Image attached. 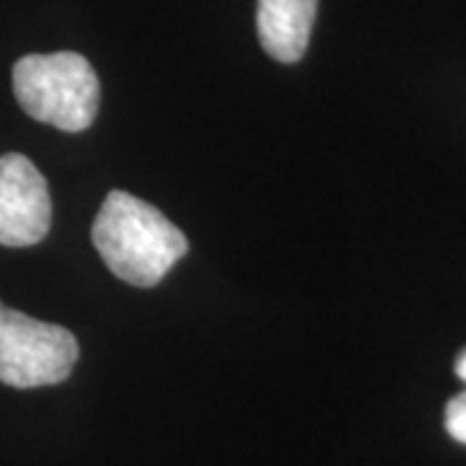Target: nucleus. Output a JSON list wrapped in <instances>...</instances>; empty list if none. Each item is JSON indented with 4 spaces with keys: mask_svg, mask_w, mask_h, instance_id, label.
Segmentation results:
<instances>
[{
    "mask_svg": "<svg viewBox=\"0 0 466 466\" xmlns=\"http://www.w3.org/2000/svg\"><path fill=\"white\" fill-rule=\"evenodd\" d=\"M91 238L104 265L137 288L161 283L189 249L187 236L158 208L122 189L106 195Z\"/></svg>",
    "mask_w": 466,
    "mask_h": 466,
    "instance_id": "nucleus-1",
    "label": "nucleus"
},
{
    "mask_svg": "<svg viewBox=\"0 0 466 466\" xmlns=\"http://www.w3.org/2000/svg\"><path fill=\"white\" fill-rule=\"evenodd\" d=\"M14 94L36 122L66 133H81L99 112L96 70L78 52L26 55L14 66Z\"/></svg>",
    "mask_w": 466,
    "mask_h": 466,
    "instance_id": "nucleus-2",
    "label": "nucleus"
},
{
    "mask_svg": "<svg viewBox=\"0 0 466 466\" xmlns=\"http://www.w3.org/2000/svg\"><path fill=\"white\" fill-rule=\"evenodd\" d=\"M78 360V342L66 327L36 321L0 303V383L36 389L66 381Z\"/></svg>",
    "mask_w": 466,
    "mask_h": 466,
    "instance_id": "nucleus-3",
    "label": "nucleus"
},
{
    "mask_svg": "<svg viewBox=\"0 0 466 466\" xmlns=\"http://www.w3.org/2000/svg\"><path fill=\"white\" fill-rule=\"evenodd\" d=\"M52 223L47 179L21 153L0 156V247H34Z\"/></svg>",
    "mask_w": 466,
    "mask_h": 466,
    "instance_id": "nucleus-4",
    "label": "nucleus"
},
{
    "mask_svg": "<svg viewBox=\"0 0 466 466\" xmlns=\"http://www.w3.org/2000/svg\"><path fill=\"white\" fill-rule=\"evenodd\" d=\"M319 0H259L257 32L265 52L278 63H299L317 21Z\"/></svg>",
    "mask_w": 466,
    "mask_h": 466,
    "instance_id": "nucleus-5",
    "label": "nucleus"
},
{
    "mask_svg": "<svg viewBox=\"0 0 466 466\" xmlns=\"http://www.w3.org/2000/svg\"><path fill=\"white\" fill-rule=\"evenodd\" d=\"M446 431L453 441L466 446V391L456 394L446 404Z\"/></svg>",
    "mask_w": 466,
    "mask_h": 466,
    "instance_id": "nucleus-6",
    "label": "nucleus"
},
{
    "mask_svg": "<svg viewBox=\"0 0 466 466\" xmlns=\"http://www.w3.org/2000/svg\"><path fill=\"white\" fill-rule=\"evenodd\" d=\"M456 376L466 381V348L461 350V355H459V360H456Z\"/></svg>",
    "mask_w": 466,
    "mask_h": 466,
    "instance_id": "nucleus-7",
    "label": "nucleus"
}]
</instances>
